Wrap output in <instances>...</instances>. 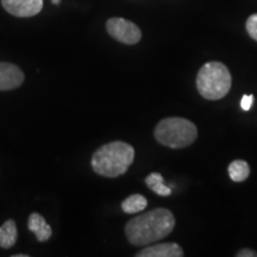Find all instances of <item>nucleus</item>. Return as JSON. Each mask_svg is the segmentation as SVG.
<instances>
[{
    "label": "nucleus",
    "instance_id": "f257e3e1",
    "mask_svg": "<svg viewBox=\"0 0 257 257\" xmlns=\"http://www.w3.org/2000/svg\"><path fill=\"white\" fill-rule=\"evenodd\" d=\"M175 217L167 208L160 207L134 217L125 225V234L133 245L142 246L159 242L172 233Z\"/></svg>",
    "mask_w": 257,
    "mask_h": 257
},
{
    "label": "nucleus",
    "instance_id": "f03ea898",
    "mask_svg": "<svg viewBox=\"0 0 257 257\" xmlns=\"http://www.w3.org/2000/svg\"><path fill=\"white\" fill-rule=\"evenodd\" d=\"M135 160V149L130 144L115 141L99 148L92 156V168L105 178L125 174Z\"/></svg>",
    "mask_w": 257,
    "mask_h": 257
},
{
    "label": "nucleus",
    "instance_id": "7ed1b4c3",
    "mask_svg": "<svg viewBox=\"0 0 257 257\" xmlns=\"http://www.w3.org/2000/svg\"><path fill=\"white\" fill-rule=\"evenodd\" d=\"M232 78L229 68L218 61H210L201 67L197 75V89L207 100H219L229 93Z\"/></svg>",
    "mask_w": 257,
    "mask_h": 257
},
{
    "label": "nucleus",
    "instance_id": "20e7f679",
    "mask_svg": "<svg viewBox=\"0 0 257 257\" xmlns=\"http://www.w3.org/2000/svg\"><path fill=\"white\" fill-rule=\"evenodd\" d=\"M154 136L162 146L172 149L187 148L198 138V128L191 120L181 117L165 118L156 125Z\"/></svg>",
    "mask_w": 257,
    "mask_h": 257
},
{
    "label": "nucleus",
    "instance_id": "39448f33",
    "mask_svg": "<svg viewBox=\"0 0 257 257\" xmlns=\"http://www.w3.org/2000/svg\"><path fill=\"white\" fill-rule=\"evenodd\" d=\"M106 30L108 35L120 43L134 46L142 38V31L133 22L124 18L114 17L106 22Z\"/></svg>",
    "mask_w": 257,
    "mask_h": 257
},
{
    "label": "nucleus",
    "instance_id": "423d86ee",
    "mask_svg": "<svg viewBox=\"0 0 257 257\" xmlns=\"http://www.w3.org/2000/svg\"><path fill=\"white\" fill-rule=\"evenodd\" d=\"M2 5L15 17L28 18L40 14L43 9V0H2Z\"/></svg>",
    "mask_w": 257,
    "mask_h": 257
},
{
    "label": "nucleus",
    "instance_id": "0eeeda50",
    "mask_svg": "<svg viewBox=\"0 0 257 257\" xmlns=\"http://www.w3.org/2000/svg\"><path fill=\"white\" fill-rule=\"evenodd\" d=\"M24 82V74L14 63L0 62V91L18 88Z\"/></svg>",
    "mask_w": 257,
    "mask_h": 257
},
{
    "label": "nucleus",
    "instance_id": "6e6552de",
    "mask_svg": "<svg viewBox=\"0 0 257 257\" xmlns=\"http://www.w3.org/2000/svg\"><path fill=\"white\" fill-rule=\"evenodd\" d=\"M137 257H182L184 250L178 243H161L150 245L136 253Z\"/></svg>",
    "mask_w": 257,
    "mask_h": 257
},
{
    "label": "nucleus",
    "instance_id": "1a4fd4ad",
    "mask_svg": "<svg viewBox=\"0 0 257 257\" xmlns=\"http://www.w3.org/2000/svg\"><path fill=\"white\" fill-rule=\"evenodd\" d=\"M29 230L35 233L36 238L40 242H47L53 234L50 225L47 223L46 219L40 213H31L28 221Z\"/></svg>",
    "mask_w": 257,
    "mask_h": 257
},
{
    "label": "nucleus",
    "instance_id": "9d476101",
    "mask_svg": "<svg viewBox=\"0 0 257 257\" xmlns=\"http://www.w3.org/2000/svg\"><path fill=\"white\" fill-rule=\"evenodd\" d=\"M18 231L15 220L9 219L0 226V248L10 249L17 242Z\"/></svg>",
    "mask_w": 257,
    "mask_h": 257
},
{
    "label": "nucleus",
    "instance_id": "9b49d317",
    "mask_svg": "<svg viewBox=\"0 0 257 257\" xmlns=\"http://www.w3.org/2000/svg\"><path fill=\"white\" fill-rule=\"evenodd\" d=\"M227 172L231 180L234 182H243L249 178L250 167L244 160H234L227 167Z\"/></svg>",
    "mask_w": 257,
    "mask_h": 257
},
{
    "label": "nucleus",
    "instance_id": "f8f14e48",
    "mask_svg": "<svg viewBox=\"0 0 257 257\" xmlns=\"http://www.w3.org/2000/svg\"><path fill=\"white\" fill-rule=\"evenodd\" d=\"M147 205V199L142 194H133L121 202V210L127 214H135L146 210Z\"/></svg>",
    "mask_w": 257,
    "mask_h": 257
},
{
    "label": "nucleus",
    "instance_id": "ddd939ff",
    "mask_svg": "<svg viewBox=\"0 0 257 257\" xmlns=\"http://www.w3.org/2000/svg\"><path fill=\"white\" fill-rule=\"evenodd\" d=\"M146 184L154 193L161 197H168L172 194V189L163 182V176L160 173H152L146 178Z\"/></svg>",
    "mask_w": 257,
    "mask_h": 257
},
{
    "label": "nucleus",
    "instance_id": "4468645a",
    "mask_svg": "<svg viewBox=\"0 0 257 257\" xmlns=\"http://www.w3.org/2000/svg\"><path fill=\"white\" fill-rule=\"evenodd\" d=\"M245 28L249 36L257 42V14L251 15L248 19H246Z\"/></svg>",
    "mask_w": 257,
    "mask_h": 257
},
{
    "label": "nucleus",
    "instance_id": "2eb2a0df",
    "mask_svg": "<svg viewBox=\"0 0 257 257\" xmlns=\"http://www.w3.org/2000/svg\"><path fill=\"white\" fill-rule=\"evenodd\" d=\"M252 102H253V95L251 94L243 95L242 100H240V107H242V110L244 111H249L250 108H251Z\"/></svg>",
    "mask_w": 257,
    "mask_h": 257
},
{
    "label": "nucleus",
    "instance_id": "dca6fc26",
    "mask_svg": "<svg viewBox=\"0 0 257 257\" xmlns=\"http://www.w3.org/2000/svg\"><path fill=\"white\" fill-rule=\"evenodd\" d=\"M237 257H257V252L251 249H242L236 253Z\"/></svg>",
    "mask_w": 257,
    "mask_h": 257
},
{
    "label": "nucleus",
    "instance_id": "f3484780",
    "mask_svg": "<svg viewBox=\"0 0 257 257\" xmlns=\"http://www.w3.org/2000/svg\"><path fill=\"white\" fill-rule=\"evenodd\" d=\"M14 257H29L27 253H23V255H14Z\"/></svg>",
    "mask_w": 257,
    "mask_h": 257
},
{
    "label": "nucleus",
    "instance_id": "a211bd4d",
    "mask_svg": "<svg viewBox=\"0 0 257 257\" xmlns=\"http://www.w3.org/2000/svg\"><path fill=\"white\" fill-rule=\"evenodd\" d=\"M51 2H53V4H60V2H61V0H51Z\"/></svg>",
    "mask_w": 257,
    "mask_h": 257
}]
</instances>
